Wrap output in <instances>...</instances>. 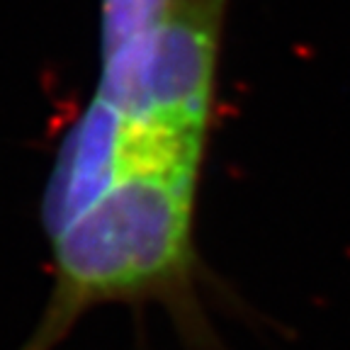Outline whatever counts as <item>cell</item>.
<instances>
[{
    "label": "cell",
    "mask_w": 350,
    "mask_h": 350,
    "mask_svg": "<svg viewBox=\"0 0 350 350\" xmlns=\"http://www.w3.org/2000/svg\"><path fill=\"white\" fill-rule=\"evenodd\" d=\"M173 0H100V76L95 95L122 105Z\"/></svg>",
    "instance_id": "obj_4"
},
{
    "label": "cell",
    "mask_w": 350,
    "mask_h": 350,
    "mask_svg": "<svg viewBox=\"0 0 350 350\" xmlns=\"http://www.w3.org/2000/svg\"><path fill=\"white\" fill-rule=\"evenodd\" d=\"M204 146L202 134L126 117L93 95L56 148L39 204L44 234L54 239L129 178L200 170Z\"/></svg>",
    "instance_id": "obj_2"
},
{
    "label": "cell",
    "mask_w": 350,
    "mask_h": 350,
    "mask_svg": "<svg viewBox=\"0 0 350 350\" xmlns=\"http://www.w3.org/2000/svg\"><path fill=\"white\" fill-rule=\"evenodd\" d=\"M197 185L200 170L137 175L49 239V297L17 350H59L88 314L109 304H156L185 350H229L204 301Z\"/></svg>",
    "instance_id": "obj_1"
},
{
    "label": "cell",
    "mask_w": 350,
    "mask_h": 350,
    "mask_svg": "<svg viewBox=\"0 0 350 350\" xmlns=\"http://www.w3.org/2000/svg\"><path fill=\"white\" fill-rule=\"evenodd\" d=\"M229 0H173L139 73L134 112L209 137Z\"/></svg>",
    "instance_id": "obj_3"
}]
</instances>
